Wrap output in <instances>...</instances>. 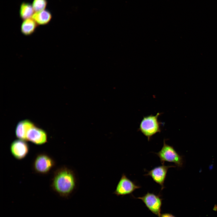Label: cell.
I'll use <instances>...</instances> for the list:
<instances>
[{
    "mask_svg": "<svg viewBox=\"0 0 217 217\" xmlns=\"http://www.w3.org/2000/svg\"><path fill=\"white\" fill-rule=\"evenodd\" d=\"M76 179L74 171L65 167L57 169L54 173L52 183L53 190L60 196L68 198L74 191Z\"/></svg>",
    "mask_w": 217,
    "mask_h": 217,
    "instance_id": "6da1fadb",
    "label": "cell"
},
{
    "mask_svg": "<svg viewBox=\"0 0 217 217\" xmlns=\"http://www.w3.org/2000/svg\"><path fill=\"white\" fill-rule=\"evenodd\" d=\"M161 114L158 112L155 115L144 116L140 122L138 130L147 137L148 141L153 136L161 131V123L158 119Z\"/></svg>",
    "mask_w": 217,
    "mask_h": 217,
    "instance_id": "7a4b0ae2",
    "label": "cell"
},
{
    "mask_svg": "<svg viewBox=\"0 0 217 217\" xmlns=\"http://www.w3.org/2000/svg\"><path fill=\"white\" fill-rule=\"evenodd\" d=\"M166 140H163V146L158 153H155L159 157L162 165L165 162H172L178 167H181L183 164L182 157L176 151L174 147L167 144Z\"/></svg>",
    "mask_w": 217,
    "mask_h": 217,
    "instance_id": "3957f363",
    "label": "cell"
},
{
    "mask_svg": "<svg viewBox=\"0 0 217 217\" xmlns=\"http://www.w3.org/2000/svg\"><path fill=\"white\" fill-rule=\"evenodd\" d=\"M134 197L141 200L151 212L158 217H159L161 214L163 200L160 193L156 194L147 192L142 197Z\"/></svg>",
    "mask_w": 217,
    "mask_h": 217,
    "instance_id": "277c9868",
    "label": "cell"
},
{
    "mask_svg": "<svg viewBox=\"0 0 217 217\" xmlns=\"http://www.w3.org/2000/svg\"><path fill=\"white\" fill-rule=\"evenodd\" d=\"M141 187L128 178L124 174H122L113 193L117 196H123L132 194Z\"/></svg>",
    "mask_w": 217,
    "mask_h": 217,
    "instance_id": "5b68a950",
    "label": "cell"
},
{
    "mask_svg": "<svg viewBox=\"0 0 217 217\" xmlns=\"http://www.w3.org/2000/svg\"><path fill=\"white\" fill-rule=\"evenodd\" d=\"M53 160L48 155L41 153L36 158L33 163L35 171L38 173L46 174L48 173L55 165Z\"/></svg>",
    "mask_w": 217,
    "mask_h": 217,
    "instance_id": "8992f818",
    "label": "cell"
},
{
    "mask_svg": "<svg viewBox=\"0 0 217 217\" xmlns=\"http://www.w3.org/2000/svg\"><path fill=\"white\" fill-rule=\"evenodd\" d=\"M175 167L172 165H161L156 167L151 170L147 171V173L144 175L150 177L153 181L161 187V190L165 188L164 183L169 168Z\"/></svg>",
    "mask_w": 217,
    "mask_h": 217,
    "instance_id": "52a82bcc",
    "label": "cell"
},
{
    "mask_svg": "<svg viewBox=\"0 0 217 217\" xmlns=\"http://www.w3.org/2000/svg\"><path fill=\"white\" fill-rule=\"evenodd\" d=\"M26 138L27 140L35 144L40 145L47 142V136L44 130L34 125L27 131Z\"/></svg>",
    "mask_w": 217,
    "mask_h": 217,
    "instance_id": "ba28073f",
    "label": "cell"
},
{
    "mask_svg": "<svg viewBox=\"0 0 217 217\" xmlns=\"http://www.w3.org/2000/svg\"><path fill=\"white\" fill-rule=\"evenodd\" d=\"M10 150L13 156L16 159L24 158L29 151V146L26 140L19 139L14 140L11 144Z\"/></svg>",
    "mask_w": 217,
    "mask_h": 217,
    "instance_id": "9c48e42d",
    "label": "cell"
},
{
    "mask_svg": "<svg viewBox=\"0 0 217 217\" xmlns=\"http://www.w3.org/2000/svg\"><path fill=\"white\" fill-rule=\"evenodd\" d=\"M34 125L30 121L26 119L19 121L15 131L16 136L19 139L27 141L26 135L28 130Z\"/></svg>",
    "mask_w": 217,
    "mask_h": 217,
    "instance_id": "30bf717a",
    "label": "cell"
},
{
    "mask_svg": "<svg viewBox=\"0 0 217 217\" xmlns=\"http://www.w3.org/2000/svg\"><path fill=\"white\" fill-rule=\"evenodd\" d=\"M52 17L51 12L49 10L45 9L35 12L32 18L38 25H44L48 24L50 21Z\"/></svg>",
    "mask_w": 217,
    "mask_h": 217,
    "instance_id": "8fae6325",
    "label": "cell"
},
{
    "mask_svg": "<svg viewBox=\"0 0 217 217\" xmlns=\"http://www.w3.org/2000/svg\"><path fill=\"white\" fill-rule=\"evenodd\" d=\"M38 25L32 18L24 20L21 26V31L25 36L30 35L34 32Z\"/></svg>",
    "mask_w": 217,
    "mask_h": 217,
    "instance_id": "7c38bea8",
    "label": "cell"
},
{
    "mask_svg": "<svg viewBox=\"0 0 217 217\" xmlns=\"http://www.w3.org/2000/svg\"><path fill=\"white\" fill-rule=\"evenodd\" d=\"M35 13L32 5L29 3L23 2L20 5L19 14L23 20L31 18Z\"/></svg>",
    "mask_w": 217,
    "mask_h": 217,
    "instance_id": "4fadbf2b",
    "label": "cell"
},
{
    "mask_svg": "<svg viewBox=\"0 0 217 217\" xmlns=\"http://www.w3.org/2000/svg\"><path fill=\"white\" fill-rule=\"evenodd\" d=\"M32 5L35 12L45 10L47 5V0H33Z\"/></svg>",
    "mask_w": 217,
    "mask_h": 217,
    "instance_id": "5bb4252c",
    "label": "cell"
},
{
    "mask_svg": "<svg viewBox=\"0 0 217 217\" xmlns=\"http://www.w3.org/2000/svg\"><path fill=\"white\" fill-rule=\"evenodd\" d=\"M159 217H176L172 214L169 213H164L160 214Z\"/></svg>",
    "mask_w": 217,
    "mask_h": 217,
    "instance_id": "9a60e30c",
    "label": "cell"
}]
</instances>
